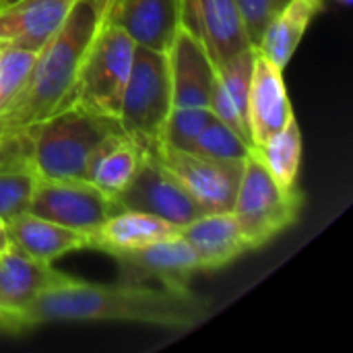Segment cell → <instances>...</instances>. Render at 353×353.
Here are the masks:
<instances>
[{
  "label": "cell",
  "mask_w": 353,
  "mask_h": 353,
  "mask_svg": "<svg viewBox=\"0 0 353 353\" xmlns=\"http://www.w3.org/2000/svg\"><path fill=\"white\" fill-rule=\"evenodd\" d=\"M172 110V79L168 54L137 46L122 95L118 124L145 151L161 145V132Z\"/></svg>",
  "instance_id": "8992f818"
},
{
  "label": "cell",
  "mask_w": 353,
  "mask_h": 353,
  "mask_svg": "<svg viewBox=\"0 0 353 353\" xmlns=\"http://www.w3.org/2000/svg\"><path fill=\"white\" fill-rule=\"evenodd\" d=\"M213 112L207 105L172 108L161 132V145L188 151L199 132L213 120Z\"/></svg>",
  "instance_id": "d4e9b609"
},
{
  "label": "cell",
  "mask_w": 353,
  "mask_h": 353,
  "mask_svg": "<svg viewBox=\"0 0 353 353\" xmlns=\"http://www.w3.org/2000/svg\"><path fill=\"white\" fill-rule=\"evenodd\" d=\"M112 259L118 263L124 281L139 283L145 279H155L172 292H188L192 275L201 273L199 256L182 236L159 240L134 250L116 252Z\"/></svg>",
  "instance_id": "30bf717a"
},
{
  "label": "cell",
  "mask_w": 353,
  "mask_h": 353,
  "mask_svg": "<svg viewBox=\"0 0 353 353\" xmlns=\"http://www.w3.org/2000/svg\"><path fill=\"white\" fill-rule=\"evenodd\" d=\"M0 333L2 335H17V333H23V327L12 316L0 312Z\"/></svg>",
  "instance_id": "f546056e"
},
{
  "label": "cell",
  "mask_w": 353,
  "mask_h": 353,
  "mask_svg": "<svg viewBox=\"0 0 353 353\" xmlns=\"http://www.w3.org/2000/svg\"><path fill=\"white\" fill-rule=\"evenodd\" d=\"M27 211L81 232L85 238L116 213L112 199L85 178H35Z\"/></svg>",
  "instance_id": "ba28073f"
},
{
  "label": "cell",
  "mask_w": 353,
  "mask_h": 353,
  "mask_svg": "<svg viewBox=\"0 0 353 353\" xmlns=\"http://www.w3.org/2000/svg\"><path fill=\"white\" fill-rule=\"evenodd\" d=\"M116 128L118 120L70 103L23 132L29 147V172L35 178H85L93 149Z\"/></svg>",
  "instance_id": "3957f363"
},
{
  "label": "cell",
  "mask_w": 353,
  "mask_h": 353,
  "mask_svg": "<svg viewBox=\"0 0 353 353\" xmlns=\"http://www.w3.org/2000/svg\"><path fill=\"white\" fill-rule=\"evenodd\" d=\"M2 50H4V48H2V46H0V54H2Z\"/></svg>",
  "instance_id": "836d02e7"
},
{
  "label": "cell",
  "mask_w": 353,
  "mask_h": 353,
  "mask_svg": "<svg viewBox=\"0 0 353 353\" xmlns=\"http://www.w3.org/2000/svg\"><path fill=\"white\" fill-rule=\"evenodd\" d=\"M108 21L120 27L137 46L168 52L182 25L180 0H114Z\"/></svg>",
  "instance_id": "9a60e30c"
},
{
  "label": "cell",
  "mask_w": 353,
  "mask_h": 353,
  "mask_svg": "<svg viewBox=\"0 0 353 353\" xmlns=\"http://www.w3.org/2000/svg\"><path fill=\"white\" fill-rule=\"evenodd\" d=\"M35 176L29 170L0 172V219L25 213L29 207Z\"/></svg>",
  "instance_id": "4316f807"
},
{
  "label": "cell",
  "mask_w": 353,
  "mask_h": 353,
  "mask_svg": "<svg viewBox=\"0 0 353 353\" xmlns=\"http://www.w3.org/2000/svg\"><path fill=\"white\" fill-rule=\"evenodd\" d=\"M254 46H248L228 58L223 64L215 66L213 89L209 97V110L215 118L232 126L246 141H250L248 130V87L254 60Z\"/></svg>",
  "instance_id": "ac0fdd59"
},
{
  "label": "cell",
  "mask_w": 353,
  "mask_h": 353,
  "mask_svg": "<svg viewBox=\"0 0 353 353\" xmlns=\"http://www.w3.org/2000/svg\"><path fill=\"white\" fill-rule=\"evenodd\" d=\"M29 170V147L25 132H0V172Z\"/></svg>",
  "instance_id": "f1b7e54d"
},
{
  "label": "cell",
  "mask_w": 353,
  "mask_h": 353,
  "mask_svg": "<svg viewBox=\"0 0 353 353\" xmlns=\"http://www.w3.org/2000/svg\"><path fill=\"white\" fill-rule=\"evenodd\" d=\"M180 236V228L151 213L141 211H116L93 234L87 236V248L105 252L134 250L159 240Z\"/></svg>",
  "instance_id": "d6986e66"
},
{
  "label": "cell",
  "mask_w": 353,
  "mask_h": 353,
  "mask_svg": "<svg viewBox=\"0 0 353 353\" xmlns=\"http://www.w3.org/2000/svg\"><path fill=\"white\" fill-rule=\"evenodd\" d=\"M74 0H17L0 6V46L39 52Z\"/></svg>",
  "instance_id": "2e32d148"
},
{
  "label": "cell",
  "mask_w": 353,
  "mask_h": 353,
  "mask_svg": "<svg viewBox=\"0 0 353 353\" xmlns=\"http://www.w3.org/2000/svg\"><path fill=\"white\" fill-rule=\"evenodd\" d=\"M182 25L207 48L215 66L252 46L240 21L236 0H180Z\"/></svg>",
  "instance_id": "7c38bea8"
},
{
  "label": "cell",
  "mask_w": 353,
  "mask_h": 353,
  "mask_svg": "<svg viewBox=\"0 0 353 353\" xmlns=\"http://www.w3.org/2000/svg\"><path fill=\"white\" fill-rule=\"evenodd\" d=\"M325 4L327 0H288L267 25L254 48L273 64L285 68L314 17L325 10Z\"/></svg>",
  "instance_id": "7402d4cb"
},
{
  "label": "cell",
  "mask_w": 353,
  "mask_h": 353,
  "mask_svg": "<svg viewBox=\"0 0 353 353\" xmlns=\"http://www.w3.org/2000/svg\"><path fill=\"white\" fill-rule=\"evenodd\" d=\"M37 52L4 48L0 54V114L8 108V103L17 97L23 87L31 64Z\"/></svg>",
  "instance_id": "484cf974"
},
{
  "label": "cell",
  "mask_w": 353,
  "mask_h": 353,
  "mask_svg": "<svg viewBox=\"0 0 353 353\" xmlns=\"http://www.w3.org/2000/svg\"><path fill=\"white\" fill-rule=\"evenodd\" d=\"M134 48L137 43L105 17L83 58L70 103L118 120Z\"/></svg>",
  "instance_id": "5b68a950"
},
{
  "label": "cell",
  "mask_w": 353,
  "mask_h": 353,
  "mask_svg": "<svg viewBox=\"0 0 353 353\" xmlns=\"http://www.w3.org/2000/svg\"><path fill=\"white\" fill-rule=\"evenodd\" d=\"M143 147L122 128L110 132L91 153L85 180L97 186L108 199H114L134 176Z\"/></svg>",
  "instance_id": "44dd1931"
},
{
  "label": "cell",
  "mask_w": 353,
  "mask_h": 353,
  "mask_svg": "<svg viewBox=\"0 0 353 353\" xmlns=\"http://www.w3.org/2000/svg\"><path fill=\"white\" fill-rule=\"evenodd\" d=\"M70 279L72 275L54 269L50 263L35 261L14 244H8V248L0 254V312L19 321L23 310L37 296L52 288L64 285Z\"/></svg>",
  "instance_id": "4fadbf2b"
},
{
  "label": "cell",
  "mask_w": 353,
  "mask_h": 353,
  "mask_svg": "<svg viewBox=\"0 0 353 353\" xmlns=\"http://www.w3.org/2000/svg\"><path fill=\"white\" fill-rule=\"evenodd\" d=\"M254 149L261 155L267 170L271 172V176L283 188L298 186L300 163H302V132L296 118L279 132H275L269 141H265Z\"/></svg>",
  "instance_id": "603a6c76"
},
{
  "label": "cell",
  "mask_w": 353,
  "mask_h": 353,
  "mask_svg": "<svg viewBox=\"0 0 353 353\" xmlns=\"http://www.w3.org/2000/svg\"><path fill=\"white\" fill-rule=\"evenodd\" d=\"M213 314L211 300L188 292L153 290L139 283H68L37 296L19 316L27 329L43 323H137L190 331Z\"/></svg>",
  "instance_id": "6da1fadb"
},
{
  "label": "cell",
  "mask_w": 353,
  "mask_h": 353,
  "mask_svg": "<svg viewBox=\"0 0 353 353\" xmlns=\"http://www.w3.org/2000/svg\"><path fill=\"white\" fill-rule=\"evenodd\" d=\"M10 2H17V0H0V6H6V4H10Z\"/></svg>",
  "instance_id": "d6a6232c"
},
{
  "label": "cell",
  "mask_w": 353,
  "mask_h": 353,
  "mask_svg": "<svg viewBox=\"0 0 353 353\" xmlns=\"http://www.w3.org/2000/svg\"><path fill=\"white\" fill-rule=\"evenodd\" d=\"M288 0H236L242 27L252 46L259 43L263 31L273 21V17L285 6Z\"/></svg>",
  "instance_id": "83f0119b"
},
{
  "label": "cell",
  "mask_w": 353,
  "mask_h": 353,
  "mask_svg": "<svg viewBox=\"0 0 353 353\" xmlns=\"http://www.w3.org/2000/svg\"><path fill=\"white\" fill-rule=\"evenodd\" d=\"M302 205L304 194L300 188H283L252 147L244 157L242 180L232 209L252 250L294 225Z\"/></svg>",
  "instance_id": "277c9868"
},
{
  "label": "cell",
  "mask_w": 353,
  "mask_h": 353,
  "mask_svg": "<svg viewBox=\"0 0 353 353\" xmlns=\"http://www.w3.org/2000/svg\"><path fill=\"white\" fill-rule=\"evenodd\" d=\"M335 2H339V4H343V6H350V4H352V0H335Z\"/></svg>",
  "instance_id": "1f68e13d"
},
{
  "label": "cell",
  "mask_w": 353,
  "mask_h": 353,
  "mask_svg": "<svg viewBox=\"0 0 353 353\" xmlns=\"http://www.w3.org/2000/svg\"><path fill=\"white\" fill-rule=\"evenodd\" d=\"M6 225L10 244L41 263L52 265L56 259L68 252L87 248V238L81 232L58 225L29 211L6 219Z\"/></svg>",
  "instance_id": "ffe728a7"
},
{
  "label": "cell",
  "mask_w": 353,
  "mask_h": 353,
  "mask_svg": "<svg viewBox=\"0 0 353 353\" xmlns=\"http://www.w3.org/2000/svg\"><path fill=\"white\" fill-rule=\"evenodd\" d=\"M155 153L205 213H230L234 209L244 159H213L163 145Z\"/></svg>",
  "instance_id": "9c48e42d"
},
{
  "label": "cell",
  "mask_w": 353,
  "mask_h": 353,
  "mask_svg": "<svg viewBox=\"0 0 353 353\" xmlns=\"http://www.w3.org/2000/svg\"><path fill=\"white\" fill-rule=\"evenodd\" d=\"M10 244V238H8V225H6V219H0V254L8 248Z\"/></svg>",
  "instance_id": "4dcf8cb0"
},
{
  "label": "cell",
  "mask_w": 353,
  "mask_h": 353,
  "mask_svg": "<svg viewBox=\"0 0 353 353\" xmlns=\"http://www.w3.org/2000/svg\"><path fill=\"white\" fill-rule=\"evenodd\" d=\"M294 118L292 101L283 83V68L256 50L248 87V130L252 147L269 141Z\"/></svg>",
  "instance_id": "8fae6325"
},
{
  "label": "cell",
  "mask_w": 353,
  "mask_h": 353,
  "mask_svg": "<svg viewBox=\"0 0 353 353\" xmlns=\"http://www.w3.org/2000/svg\"><path fill=\"white\" fill-rule=\"evenodd\" d=\"M168 64L172 79V108L207 105L215 79V64L203 41L184 25L178 27L170 46Z\"/></svg>",
  "instance_id": "5bb4252c"
},
{
  "label": "cell",
  "mask_w": 353,
  "mask_h": 353,
  "mask_svg": "<svg viewBox=\"0 0 353 353\" xmlns=\"http://www.w3.org/2000/svg\"><path fill=\"white\" fill-rule=\"evenodd\" d=\"M114 211H141L157 215L178 228L205 215L176 176L161 163L155 149L143 151L130 182L112 199Z\"/></svg>",
  "instance_id": "52a82bcc"
},
{
  "label": "cell",
  "mask_w": 353,
  "mask_h": 353,
  "mask_svg": "<svg viewBox=\"0 0 353 353\" xmlns=\"http://www.w3.org/2000/svg\"><path fill=\"white\" fill-rule=\"evenodd\" d=\"M180 236L194 248L201 271H217L252 250L232 211L205 213L182 225Z\"/></svg>",
  "instance_id": "e0dca14e"
},
{
  "label": "cell",
  "mask_w": 353,
  "mask_h": 353,
  "mask_svg": "<svg viewBox=\"0 0 353 353\" xmlns=\"http://www.w3.org/2000/svg\"><path fill=\"white\" fill-rule=\"evenodd\" d=\"M252 149V143L246 141L240 132H236L232 126L221 122L219 118H213L192 141L190 149L196 155L213 157V159H244Z\"/></svg>",
  "instance_id": "cb8c5ba5"
},
{
  "label": "cell",
  "mask_w": 353,
  "mask_h": 353,
  "mask_svg": "<svg viewBox=\"0 0 353 353\" xmlns=\"http://www.w3.org/2000/svg\"><path fill=\"white\" fill-rule=\"evenodd\" d=\"M114 0H74L58 31L35 54L17 97L0 114V132L14 134L70 105L83 58Z\"/></svg>",
  "instance_id": "7a4b0ae2"
}]
</instances>
